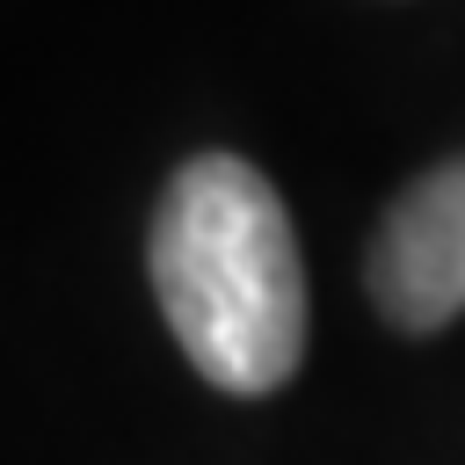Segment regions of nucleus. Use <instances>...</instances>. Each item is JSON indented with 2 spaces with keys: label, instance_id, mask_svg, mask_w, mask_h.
Wrapping results in <instances>:
<instances>
[{
  "label": "nucleus",
  "instance_id": "1",
  "mask_svg": "<svg viewBox=\"0 0 465 465\" xmlns=\"http://www.w3.org/2000/svg\"><path fill=\"white\" fill-rule=\"evenodd\" d=\"M153 298L182 341V356L218 392H276L305 356V262L291 240V211L262 167L232 153H196L174 167L153 240H145Z\"/></svg>",
  "mask_w": 465,
  "mask_h": 465
},
{
  "label": "nucleus",
  "instance_id": "2",
  "mask_svg": "<svg viewBox=\"0 0 465 465\" xmlns=\"http://www.w3.org/2000/svg\"><path fill=\"white\" fill-rule=\"evenodd\" d=\"M371 305L400 334H436L465 312V160L429 167L371 240Z\"/></svg>",
  "mask_w": 465,
  "mask_h": 465
}]
</instances>
